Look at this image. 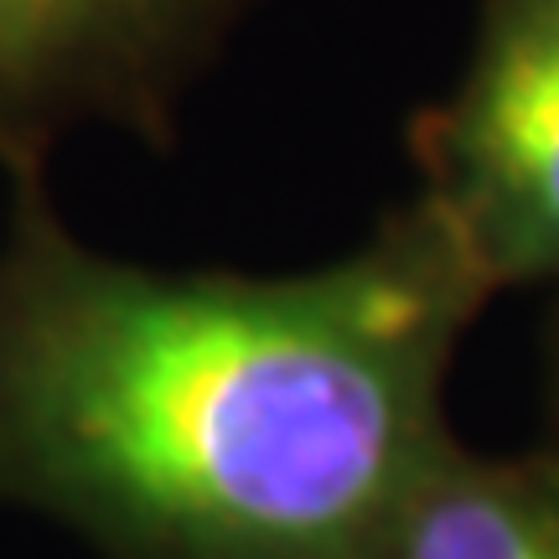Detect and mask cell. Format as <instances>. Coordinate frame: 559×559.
I'll return each mask as SVG.
<instances>
[{
  "instance_id": "obj_1",
  "label": "cell",
  "mask_w": 559,
  "mask_h": 559,
  "mask_svg": "<svg viewBox=\"0 0 559 559\" xmlns=\"http://www.w3.org/2000/svg\"><path fill=\"white\" fill-rule=\"evenodd\" d=\"M487 300L419 198L317 270L239 275L104 254L47 177L11 181L0 508L104 559H379Z\"/></svg>"
},
{
  "instance_id": "obj_2",
  "label": "cell",
  "mask_w": 559,
  "mask_h": 559,
  "mask_svg": "<svg viewBox=\"0 0 559 559\" xmlns=\"http://www.w3.org/2000/svg\"><path fill=\"white\" fill-rule=\"evenodd\" d=\"M409 160L492 296L559 300V0H477L456 83L409 120Z\"/></svg>"
},
{
  "instance_id": "obj_3",
  "label": "cell",
  "mask_w": 559,
  "mask_h": 559,
  "mask_svg": "<svg viewBox=\"0 0 559 559\" xmlns=\"http://www.w3.org/2000/svg\"><path fill=\"white\" fill-rule=\"evenodd\" d=\"M260 0H0V171L47 177L52 145L115 124L166 151L181 99Z\"/></svg>"
},
{
  "instance_id": "obj_4",
  "label": "cell",
  "mask_w": 559,
  "mask_h": 559,
  "mask_svg": "<svg viewBox=\"0 0 559 559\" xmlns=\"http://www.w3.org/2000/svg\"><path fill=\"white\" fill-rule=\"evenodd\" d=\"M379 559H559V440L487 456L451 436L409 481Z\"/></svg>"
},
{
  "instance_id": "obj_5",
  "label": "cell",
  "mask_w": 559,
  "mask_h": 559,
  "mask_svg": "<svg viewBox=\"0 0 559 559\" xmlns=\"http://www.w3.org/2000/svg\"><path fill=\"white\" fill-rule=\"evenodd\" d=\"M539 373H544V440H559V300H549V317H544Z\"/></svg>"
}]
</instances>
